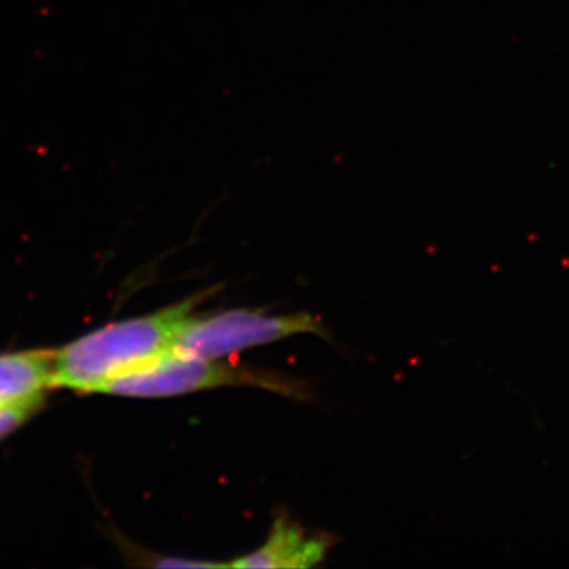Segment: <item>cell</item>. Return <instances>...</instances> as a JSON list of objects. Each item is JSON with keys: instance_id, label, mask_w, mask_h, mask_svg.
I'll return each instance as SVG.
<instances>
[{"instance_id": "obj_1", "label": "cell", "mask_w": 569, "mask_h": 569, "mask_svg": "<svg viewBox=\"0 0 569 569\" xmlns=\"http://www.w3.org/2000/svg\"><path fill=\"white\" fill-rule=\"evenodd\" d=\"M204 298L206 293H198L152 316L104 326L56 351L54 388L103 392L116 378L171 351Z\"/></svg>"}, {"instance_id": "obj_2", "label": "cell", "mask_w": 569, "mask_h": 569, "mask_svg": "<svg viewBox=\"0 0 569 569\" xmlns=\"http://www.w3.org/2000/svg\"><path fill=\"white\" fill-rule=\"evenodd\" d=\"M298 335L326 336L321 325L309 313L277 317L252 310H230L213 317L190 318L176 337L171 351L219 359Z\"/></svg>"}, {"instance_id": "obj_3", "label": "cell", "mask_w": 569, "mask_h": 569, "mask_svg": "<svg viewBox=\"0 0 569 569\" xmlns=\"http://www.w3.org/2000/svg\"><path fill=\"white\" fill-rule=\"evenodd\" d=\"M254 385L290 391L282 381L269 378L264 373L250 372L242 367L227 365L217 359L197 358L168 351L148 365L112 380L103 395L123 397H173L189 395L220 387H241Z\"/></svg>"}, {"instance_id": "obj_4", "label": "cell", "mask_w": 569, "mask_h": 569, "mask_svg": "<svg viewBox=\"0 0 569 569\" xmlns=\"http://www.w3.org/2000/svg\"><path fill=\"white\" fill-rule=\"evenodd\" d=\"M328 542L307 537L305 531L276 520L271 535L260 549L228 563V568H312L325 559Z\"/></svg>"}, {"instance_id": "obj_5", "label": "cell", "mask_w": 569, "mask_h": 569, "mask_svg": "<svg viewBox=\"0 0 569 569\" xmlns=\"http://www.w3.org/2000/svg\"><path fill=\"white\" fill-rule=\"evenodd\" d=\"M54 353L33 350L0 355V406L54 388Z\"/></svg>"}, {"instance_id": "obj_6", "label": "cell", "mask_w": 569, "mask_h": 569, "mask_svg": "<svg viewBox=\"0 0 569 569\" xmlns=\"http://www.w3.org/2000/svg\"><path fill=\"white\" fill-rule=\"evenodd\" d=\"M41 403H43V395L26 397L17 402L0 406V438L9 436L26 419L31 418L39 410Z\"/></svg>"}]
</instances>
